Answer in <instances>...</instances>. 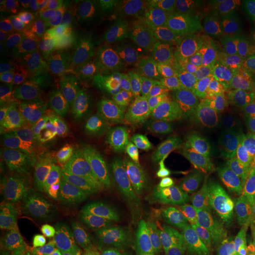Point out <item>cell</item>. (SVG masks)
<instances>
[{"label": "cell", "instance_id": "obj_19", "mask_svg": "<svg viewBox=\"0 0 255 255\" xmlns=\"http://www.w3.org/2000/svg\"><path fill=\"white\" fill-rule=\"evenodd\" d=\"M30 57L37 78L44 92L64 97L73 87H75L77 75L58 58L51 47L34 46L28 48Z\"/></svg>", "mask_w": 255, "mask_h": 255}, {"label": "cell", "instance_id": "obj_2", "mask_svg": "<svg viewBox=\"0 0 255 255\" xmlns=\"http://www.w3.org/2000/svg\"><path fill=\"white\" fill-rule=\"evenodd\" d=\"M63 194L77 204L92 226L145 216L142 189L132 180L115 149L75 166L58 177Z\"/></svg>", "mask_w": 255, "mask_h": 255}, {"label": "cell", "instance_id": "obj_20", "mask_svg": "<svg viewBox=\"0 0 255 255\" xmlns=\"http://www.w3.org/2000/svg\"><path fill=\"white\" fill-rule=\"evenodd\" d=\"M0 85L3 91L18 95L26 101L34 100L44 92L26 51L11 55L1 63Z\"/></svg>", "mask_w": 255, "mask_h": 255}, {"label": "cell", "instance_id": "obj_13", "mask_svg": "<svg viewBox=\"0 0 255 255\" xmlns=\"http://www.w3.org/2000/svg\"><path fill=\"white\" fill-rule=\"evenodd\" d=\"M196 82L186 75H177L162 81L152 82L140 91L136 98L146 102L152 110L164 115L170 122L190 108V101Z\"/></svg>", "mask_w": 255, "mask_h": 255}, {"label": "cell", "instance_id": "obj_32", "mask_svg": "<svg viewBox=\"0 0 255 255\" xmlns=\"http://www.w3.org/2000/svg\"><path fill=\"white\" fill-rule=\"evenodd\" d=\"M3 255H40V254H31V253H17V251H14V253H9V254H3Z\"/></svg>", "mask_w": 255, "mask_h": 255}, {"label": "cell", "instance_id": "obj_25", "mask_svg": "<svg viewBox=\"0 0 255 255\" xmlns=\"http://www.w3.org/2000/svg\"><path fill=\"white\" fill-rule=\"evenodd\" d=\"M64 97L73 107L74 112L115 122V112L111 110L105 104V101L101 100L91 87H88L87 84L75 85Z\"/></svg>", "mask_w": 255, "mask_h": 255}, {"label": "cell", "instance_id": "obj_31", "mask_svg": "<svg viewBox=\"0 0 255 255\" xmlns=\"http://www.w3.org/2000/svg\"><path fill=\"white\" fill-rule=\"evenodd\" d=\"M60 255H112L107 250L101 248V247L91 244L85 240H82L81 243H78L77 246L73 247L71 250L65 251L64 254Z\"/></svg>", "mask_w": 255, "mask_h": 255}, {"label": "cell", "instance_id": "obj_21", "mask_svg": "<svg viewBox=\"0 0 255 255\" xmlns=\"http://www.w3.org/2000/svg\"><path fill=\"white\" fill-rule=\"evenodd\" d=\"M43 223V213H33L0 223L1 244L17 253L40 254Z\"/></svg>", "mask_w": 255, "mask_h": 255}, {"label": "cell", "instance_id": "obj_7", "mask_svg": "<svg viewBox=\"0 0 255 255\" xmlns=\"http://www.w3.org/2000/svg\"><path fill=\"white\" fill-rule=\"evenodd\" d=\"M41 255H60L71 250L85 238L91 221L64 194H54L43 211Z\"/></svg>", "mask_w": 255, "mask_h": 255}, {"label": "cell", "instance_id": "obj_6", "mask_svg": "<svg viewBox=\"0 0 255 255\" xmlns=\"http://www.w3.org/2000/svg\"><path fill=\"white\" fill-rule=\"evenodd\" d=\"M231 100L224 94L206 108L190 107L170 125L167 150L203 152L214 142H220L230 117Z\"/></svg>", "mask_w": 255, "mask_h": 255}, {"label": "cell", "instance_id": "obj_23", "mask_svg": "<svg viewBox=\"0 0 255 255\" xmlns=\"http://www.w3.org/2000/svg\"><path fill=\"white\" fill-rule=\"evenodd\" d=\"M53 196V193L34 186L3 189L0 194V223L33 213H43Z\"/></svg>", "mask_w": 255, "mask_h": 255}, {"label": "cell", "instance_id": "obj_26", "mask_svg": "<svg viewBox=\"0 0 255 255\" xmlns=\"http://www.w3.org/2000/svg\"><path fill=\"white\" fill-rule=\"evenodd\" d=\"M28 105V101L21 97L10 94L7 91H0V122L1 129L13 130L17 121L23 115Z\"/></svg>", "mask_w": 255, "mask_h": 255}, {"label": "cell", "instance_id": "obj_16", "mask_svg": "<svg viewBox=\"0 0 255 255\" xmlns=\"http://www.w3.org/2000/svg\"><path fill=\"white\" fill-rule=\"evenodd\" d=\"M54 4L43 0H20L11 11L1 14L3 33L14 30L38 41L50 40Z\"/></svg>", "mask_w": 255, "mask_h": 255}, {"label": "cell", "instance_id": "obj_3", "mask_svg": "<svg viewBox=\"0 0 255 255\" xmlns=\"http://www.w3.org/2000/svg\"><path fill=\"white\" fill-rule=\"evenodd\" d=\"M255 187V97L231 100L211 182V219L228 201Z\"/></svg>", "mask_w": 255, "mask_h": 255}, {"label": "cell", "instance_id": "obj_22", "mask_svg": "<svg viewBox=\"0 0 255 255\" xmlns=\"http://www.w3.org/2000/svg\"><path fill=\"white\" fill-rule=\"evenodd\" d=\"M169 31L137 27L121 31L118 37L119 54L133 67L159 54L167 43Z\"/></svg>", "mask_w": 255, "mask_h": 255}, {"label": "cell", "instance_id": "obj_8", "mask_svg": "<svg viewBox=\"0 0 255 255\" xmlns=\"http://www.w3.org/2000/svg\"><path fill=\"white\" fill-rule=\"evenodd\" d=\"M203 16L201 7L191 9L187 18L169 31L163 50L145 63L133 67L137 81L156 82L180 75L191 41L200 30Z\"/></svg>", "mask_w": 255, "mask_h": 255}, {"label": "cell", "instance_id": "obj_1", "mask_svg": "<svg viewBox=\"0 0 255 255\" xmlns=\"http://www.w3.org/2000/svg\"><path fill=\"white\" fill-rule=\"evenodd\" d=\"M213 172L203 152L169 150L140 180L146 209L159 223L183 230L211 219Z\"/></svg>", "mask_w": 255, "mask_h": 255}, {"label": "cell", "instance_id": "obj_17", "mask_svg": "<svg viewBox=\"0 0 255 255\" xmlns=\"http://www.w3.org/2000/svg\"><path fill=\"white\" fill-rule=\"evenodd\" d=\"M51 50L77 77L95 73L104 58V48L91 36L71 33L58 37Z\"/></svg>", "mask_w": 255, "mask_h": 255}, {"label": "cell", "instance_id": "obj_15", "mask_svg": "<svg viewBox=\"0 0 255 255\" xmlns=\"http://www.w3.org/2000/svg\"><path fill=\"white\" fill-rule=\"evenodd\" d=\"M227 50L234 68L255 75V1L246 3L234 14L228 26Z\"/></svg>", "mask_w": 255, "mask_h": 255}, {"label": "cell", "instance_id": "obj_5", "mask_svg": "<svg viewBox=\"0 0 255 255\" xmlns=\"http://www.w3.org/2000/svg\"><path fill=\"white\" fill-rule=\"evenodd\" d=\"M172 122L135 98L115 132L114 149L132 179L142 180L169 147Z\"/></svg>", "mask_w": 255, "mask_h": 255}, {"label": "cell", "instance_id": "obj_18", "mask_svg": "<svg viewBox=\"0 0 255 255\" xmlns=\"http://www.w3.org/2000/svg\"><path fill=\"white\" fill-rule=\"evenodd\" d=\"M216 220L227 227L237 244L255 251V187L224 204Z\"/></svg>", "mask_w": 255, "mask_h": 255}, {"label": "cell", "instance_id": "obj_12", "mask_svg": "<svg viewBox=\"0 0 255 255\" xmlns=\"http://www.w3.org/2000/svg\"><path fill=\"white\" fill-rule=\"evenodd\" d=\"M228 73L227 54L217 31L211 27H200L191 41L182 74L196 84H204L217 82L221 75Z\"/></svg>", "mask_w": 255, "mask_h": 255}, {"label": "cell", "instance_id": "obj_29", "mask_svg": "<svg viewBox=\"0 0 255 255\" xmlns=\"http://www.w3.org/2000/svg\"><path fill=\"white\" fill-rule=\"evenodd\" d=\"M63 16L73 24H84L91 17L92 1L90 0H64L57 1Z\"/></svg>", "mask_w": 255, "mask_h": 255}, {"label": "cell", "instance_id": "obj_24", "mask_svg": "<svg viewBox=\"0 0 255 255\" xmlns=\"http://www.w3.org/2000/svg\"><path fill=\"white\" fill-rule=\"evenodd\" d=\"M190 11V3L186 0H147L140 18L124 31L137 27L170 31L183 23Z\"/></svg>", "mask_w": 255, "mask_h": 255}, {"label": "cell", "instance_id": "obj_4", "mask_svg": "<svg viewBox=\"0 0 255 255\" xmlns=\"http://www.w3.org/2000/svg\"><path fill=\"white\" fill-rule=\"evenodd\" d=\"M117 125L74 112L53 139L37 147L41 172L58 179L75 166L108 153L115 145Z\"/></svg>", "mask_w": 255, "mask_h": 255}, {"label": "cell", "instance_id": "obj_14", "mask_svg": "<svg viewBox=\"0 0 255 255\" xmlns=\"http://www.w3.org/2000/svg\"><path fill=\"white\" fill-rule=\"evenodd\" d=\"M179 255H237L233 236L214 219L200 220L183 231Z\"/></svg>", "mask_w": 255, "mask_h": 255}, {"label": "cell", "instance_id": "obj_30", "mask_svg": "<svg viewBox=\"0 0 255 255\" xmlns=\"http://www.w3.org/2000/svg\"><path fill=\"white\" fill-rule=\"evenodd\" d=\"M221 94L219 84L217 82H204V84H197L193 95H191L190 107L194 108H206L211 105L214 101L219 98Z\"/></svg>", "mask_w": 255, "mask_h": 255}, {"label": "cell", "instance_id": "obj_11", "mask_svg": "<svg viewBox=\"0 0 255 255\" xmlns=\"http://www.w3.org/2000/svg\"><path fill=\"white\" fill-rule=\"evenodd\" d=\"M87 85L115 114L128 112L137 94L135 68L119 53L105 57Z\"/></svg>", "mask_w": 255, "mask_h": 255}, {"label": "cell", "instance_id": "obj_28", "mask_svg": "<svg viewBox=\"0 0 255 255\" xmlns=\"http://www.w3.org/2000/svg\"><path fill=\"white\" fill-rule=\"evenodd\" d=\"M94 30L101 36H111L117 27L112 3L108 0H95L92 1L91 17H90Z\"/></svg>", "mask_w": 255, "mask_h": 255}, {"label": "cell", "instance_id": "obj_10", "mask_svg": "<svg viewBox=\"0 0 255 255\" xmlns=\"http://www.w3.org/2000/svg\"><path fill=\"white\" fill-rule=\"evenodd\" d=\"M74 114L65 97H47L28 105L13 128V136L21 145L41 146L61 130Z\"/></svg>", "mask_w": 255, "mask_h": 255}, {"label": "cell", "instance_id": "obj_27", "mask_svg": "<svg viewBox=\"0 0 255 255\" xmlns=\"http://www.w3.org/2000/svg\"><path fill=\"white\" fill-rule=\"evenodd\" d=\"M111 3H112L118 33L133 26L140 18L146 6L145 0H119V1L115 0Z\"/></svg>", "mask_w": 255, "mask_h": 255}, {"label": "cell", "instance_id": "obj_9", "mask_svg": "<svg viewBox=\"0 0 255 255\" xmlns=\"http://www.w3.org/2000/svg\"><path fill=\"white\" fill-rule=\"evenodd\" d=\"M84 240L112 255H153L157 248V234L146 214L92 226Z\"/></svg>", "mask_w": 255, "mask_h": 255}]
</instances>
